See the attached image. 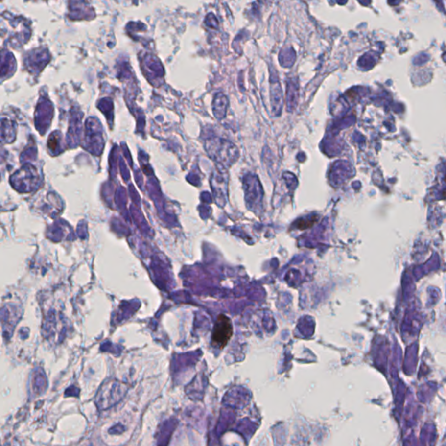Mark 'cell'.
Here are the masks:
<instances>
[{
  "mask_svg": "<svg viewBox=\"0 0 446 446\" xmlns=\"http://www.w3.org/2000/svg\"><path fill=\"white\" fill-rule=\"evenodd\" d=\"M233 336V324L229 316L224 314L218 316L212 333V344L213 347L223 349Z\"/></svg>",
  "mask_w": 446,
  "mask_h": 446,
  "instance_id": "obj_1",
  "label": "cell"
}]
</instances>
